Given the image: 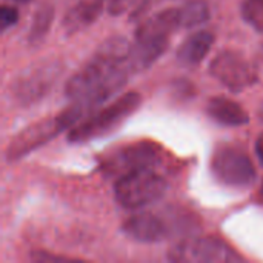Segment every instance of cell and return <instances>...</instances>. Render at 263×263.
<instances>
[{
    "mask_svg": "<svg viewBox=\"0 0 263 263\" xmlns=\"http://www.w3.org/2000/svg\"><path fill=\"white\" fill-rule=\"evenodd\" d=\"M133 45L122 35L106 39L91 60L82 66L65 85V96L80 99L105 83L119 68L126 65Z\"/></svg>",
    "mask_w": 263,
    "mask_h": 263,
    "instance_id": "1",
    "label": "cell"
},
{
    "mask_svg": "<svg viewBox=\"0 0 263 263\" xmlns=\"http://www.w3.org/2000/svg\"><path fill=\"white\" fill-rule=\"evenodd\" d=\"M197 228L193 213L185 210H166L163 213H140L131 216L122 231L133 240L140 243H157L176 234L188 237Z\"/></svg>",
    "mask_w": 263,
    "mask_h": 263,
    "instance_id": "2",
    "label": "cell"
},
{
    "mask_svg": "<svg viewBox=\"0 0 263 263\" xmlns=\"http://www.w3.org/2000/svg\"><path fill=\"white\" fill-rule=\"evenodd\" d=\"M142 105V96L139 92H126L116 99L112 103L94 111L83 122L71 128L68 140L71 143H85L97 137L106 136L114 131L122 122H125Z\"/></svg>",
    "mask_w": 263,
    "mask_h": 263,
    "instance_id": "3",
    "label": "cell"
},
{
    "mask_svg": "<svg viewBox=\"0 0 263 263\" xmlns=\"http://www.w3.org/2000/svg\"><path fill=\"white\" fill-rule=\"evenodd\" d=\"M168 182L154 170H142L117 179L114 196L120 206L126 210H139L153 205L165 197Z\"/></svg>",
    "mask_w": 263,
    "mask_h": 263,
    "instance_id": "4",
    "label": "cell"
},
{
    "mask_svg": "<svg viewBox=\"0 0 263 263\" xmlns=\"http://www.w3.org/2000/svg\"><path fill=\"white\" fill-rule=\"evenodd\" d=\"M210 168L214 179L228 188H248L256 182L253 160L239 145H219L211 156Z\"/></svg>",
    "mask_w": 263,
    "mask_h": 263,
    "instance_id": "5",
    "label": "cell"
},
{
    "mask_svg": "<svg viewBox=\"0 0 263 263\" xmlns=\"http://www.w3.org/2000/svg\"><path fill=\"white\" fill-rule=\"evenodd\" d=\"M62 72L63 66L59 60L48 59L34 63L14 79L11 83V94L17 103L23 106L32 105L49 92Z\"/></svg>",
    "mask_w": 263,
    "mask_h": 263,
    "instance_id": "6",
    "label": "cell"
},
{
    "mask_svg": "<svg viewBox=\"0 0 263 263\" xmlns=\"http://www.w3.org/2000/svg\"><path fill=\"white\" fill-rule=\"evenodd\" d=\"M160 160H162L160 145L151 140H140L109 153L102 160V170L106 176L120 179L136 171L154 170L157 163H160Z\"/></svg>",
    "mask_w": 263,
    "mask_h": 263,
    "instance_id": "7",
    "label": "cell"
},
{
    "mask_svg": "<svg viewBox=\"0 0 263 263\" xmlns=\"http://www.w3.org/2000/svg\"><path fill=\"white\" fill-rule=\"evenodd\" d=\"M170 259L179 263H227L243 257L219 237H185L170 251Z\"/></svg>",
    "mask_w": 263,
    "mask_h": 263,
    "instance_id": "8",
    "label": "cell"
},
{
    "mask_svg": "<svg viewBox=\"0 0 263 263\" xmlns=\"http://www.w3.org/2000/svg\"><path fill=\"white\" fill-rule=\"evenodd\" d=\"M210 74L223 86L240 92L257 83L256 65L237 51H222L210 63Z\"/></svg>",
    "mask_w": 263,
    "mask_h": 263,
    "instance_id": "9",
    "label": "cell"
},
{
    "mask_svg": "<svg viewBox=\"0 0 263 263\" xmlns=\"http://www.w3.org/2000/svg\"><path fill=\"white\" fill-rule=\"evenodd\" d=\"M65 125L57 114L55 117H45L39 122L31 123L25 129H22L18 134H15L8 148H6V160L17 162L22 157L31 154L37 148L43 146L49 140H52L55 136H59L62 131H65Z\"/></svg>",
    "mask_w": 263,
    "mask_h": 263,
    "instance_id": "10",
    "label": "cell"
},
{
    "mask_svg": "<svg viewBox=\"0 0 263 263\" xmlns=\"http://www.w3.org/2000/svg\"><path fill=\"white\" fill-rule=\"evenodd\" d=\"M180 28L179 8H166L146 17L136 29L134 40L145 39H170Z\"/></svg>",
    "mask_w": 263,
    "mask_h": 263,
    "instance_id": "11",
    "label": "cell"
},
{
    "mask_svg": "<svg viewBox=\"0 0 263 263\" xmlns=\"http://www.w3.org/2000/svg\"><path fill=\"white\" fill-rule=\"evenodd\" d=\"M105 0H77L63 17L62 28L66 35H74L91 26L102 14Z\"/></svg>",
    "mask_w": 263,
    "mask_h": 263,
    "instance_id": "12",
    "label": "cell"
},
{
    "mask_svg": "<svg viewBox=\"0 0 263 263\" xmlns=\"http://www.w3.org/2000/svg\"><path fill=\"white\" fill-rule=\"evenodd\" d=\"M214 45V34L210 31H197L182 42L176 51V59L182 66L194 68L203 62Z\"/></svg>",
    "mask_w": 263,
    "mask_h": 263,
    "instance_id": "13",
    "label": "cell"
},
{
    "mask_svg": "<svg viewBox=\"0 0 263 263\" xmlns=\"http://www.w3.org/2000/svg\"><path fill=\"white\" fill-rule=\"evenodd\" d=\"M170 45V39H145V40H136L129 57H128V68L133 72H140L149 68L162 54L166 51Z\"/></svg>",
    "mask_w": 263,
    "mask_h": 263,
    "instance_id": "14",
    "label": "cell"
},
{
    "mask_svg": "<svg viewBox=\"0 0 263 263\" xmlns=\"http://www.w3.org/2000/svg\"><path fill=\"white\" fill-rule=\"evenodd\" d=\"M206 112L214 122L223 126H243L250 122L248 112L237 102L222 96L208 100Z\"/></svg>",
    "mask_w": 263,
    "mask_h": 263,
    "instance_id": "15",
    "label": "cell"
},
{
    "mask_svg": "<svg viewBox=\"0 0 263 263\" xmlns=\"http://www.w3.org/2000/svg\"><path fill=\"white\" fill-rule=\"evenodd\" d=\"M211 11L206 0H186L183 6L179 8L180 28H196L210 20Z\"/></svg>",
    "mask_w": 263,
    "mask_h": 263,
    "instance_id": "16",
    "label": "cell"
},
{
    "mask_svg": "<svg viewBox=\"0 0 263 263\" xmlns=\"http://www.w3.org/2000/svg\"><path fill=\"white\" fill-rule=\"evenodd\" d=\"M54 5L52 3H43L39 6V9L35 11L31 26H29V32H28V42L29 45H39L48 34L52 20H54Z\"/></svg>",
    "mask_w": 263,
    "mask_h": 263,
    "instance_id": "17",
    "label": "cell"
},
{
    "mask_svg": "<svg viewBox=\"0 0 263 263\" xmlns=\"http://www.w3.org/2000/svg\"><path fill=\"white\" fill-rule=\"evenodd\" d=\"M240 12L254 31L263 34V0H243Z\"/></svg>",
    "mask_w": 263,
    "mask_h": 263,
    "instance_id": "18",
    "label": "cell"
},
{
    "mask_svg": "<svg viewBox=\"0 0 263 263\" xmlns=\"http://www.w3.org/2000/svg\"><path fill=\"white\" fill-rule=\"evenodd\" d=\"M148 0H109L108 2V12L111 15H120L128 11H136L145 8Z\"/></svg>",
    "mask_w": 263,
    "mask_h": 263,
    "instance_id": "19",
    "label": "cell"
},
{
    "mask_svg": "<svg viewBox=\"0 0 263 263\" xmlns=\"http://www.w3.org/2000/svg\"><path fill=\"white\" fill-rule=\"evenodd\" d=\"M18 20V11L15 6H8L3 5L2 11H0V28L5 31L9 26H14Z\"/></svg>",
    "mask_w": 263,
    "mask_h": 263,
    "instance_id": "20",
    "label": "cell"
},
{
    "mask_svg": "<svg viewBox=\"0 0 263 263\" xmlns=\"http://www.w3.org/2000/svg\"><path fill=\"white\" fill-rule=\"evenodd\" d=\"M256 153H257V157L263 165V133L259 134V137L256 140Z\"/></svg>",
    "mask_w": 263,
    "mask_h": 263,
    "instance_id": "21",
    "label": "cell"
},
{
    "mask_svg": "<svg viewBox=\"0 0 263 263\" xmlns=\"http://www.w3.org/2000/svg\"><path fill=\"white\" fill-rule=\"evenodd\" d=\"M9 2H12V3H17V5H26V3H29L31 0H9Z\"/></svg>",
    "mask_w": 263,
    "mask_h": 263,
    "instance_id": "22",
    "label": "cell"
},
{
    "mask_svg": "<svg viewBox=\"0 0 263 263\" xmlns=\"http://www.w3.org/2000/svg\"><path fill=\"white\" fill-rule=\"evenodd\" d=\"M260 117L263 119V105H262V108H260Z\"/></svg>",
    "mask_w": 263,
    "mask_h": 263,
    "instance_id": "23",
    "label": "cell"
},
{
    "mask_svg": "<svg viewBox=\"0 0 263 263\" xmlns=\"http://www.w3.org/2000/svg\"><path fill=\"white\" fill-rule=\"evenodd\" d=\"M262 193H263V185H262Z\"/></svg>",
    "mask_w": 263,
    "mask_h": 263,
    "instance_id": "24",
    "label": "cell"
}]
</instances>
